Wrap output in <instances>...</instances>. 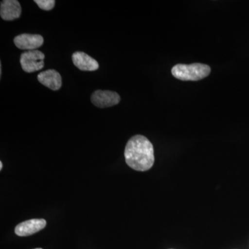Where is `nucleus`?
<instances>
[{
	"label": "nucleus",
	"mask_w": 249,
	"mask_h": 249,
	"mask_svg": "<svg viewBox=\"0 0 249 249\" xmlns=\"http://www.w3.org/2000/svg\"><path fill=\"white\" fill-rule=\"evenodd\" d=\"M210 73L211 67L201 63L178 64L172 69L173 76L183 81H198L209 76Z\"/></svg>",
	"instance_id": "2"
},
{
	"label": "nucleus",
	"mask_w": 249,
	"mask_h": 249,
	"mask_svg": "<svg viewBox=\"0 0 249 249\" xmlns=\"http://www.w3.org/2000/svg\"><path fill=\"white\" fill-rule=\"evenodd\" d=\"M37 80L41 84L53 91L60 89L62 86L61 76L54 70L41 72L37 75Z\"/></svg>",
	"instance_id": "9"
},
{
	"label": "nucleus",
	"mask_w": 249,
	"mask_h": 249,
	"mask_svg": "<svg viewBox=\"0 0 249 249\" xmlns=\"http://www.w3.org/2000/svg\"><path fill=\"white\" fill-rule=\"evenodd\" d=\"M22 9L17 0H4L0 6V16L6 21L14 20L20 17Z\"/></svg>",
	"instance_id": "7"
},
{
	"label": "nucleus",
	"mask_w": 249,
	"mask_h": 249,
	"mask_svg": "<svg viewBox=\"0 0 249 249\" xmlns=\"http://www.w3.org/2000/svg\"><path fill=\"white\" fill-rule=\"evenodd\" d=\"M124 156L127 165L137 171H147L155 163L153 145L142 135H135L129 139Z\"/></svg>",
	"instance_id": "1"
},
{
	"label": "nucleus",
	"mask_w": 249,
	"mask_h": 249,
	"mask_svg": "<svg viewBox=\"0 0 249 249\" xmlns=\"http://www.w3.org/2000/svg\"><path fill=\"white\" fill-rule=\"evenodd\" d=\"M35 2L41 9L50 11L55 6V1L54 0H35Z\"/></svg>",
	"instance_id": "10"
},
{
	"label": "nucleus",
	"mask_w": 249,
	"mask_h": 249,
	"mask_svg": "<svg viewBox=\"0 0 249 249\" xmlns=\"http://www.w3.org/2000/svg\"><path fill=\"white\" fill-rule=\"evenodd\" d=\"M2 167H3V164H2V162H0V170H2Z\"/></svg>",
	"instance_id": "11"
},
{
	"label": "nucleus",
	"mask_w": 249,
	"mask_h": 249,
	"mask_svg": "<svg viewBox=\"0 0 249 249\" xmlns=\"http://www.w3.org/2000/svg\"><path fill=\"white\" fill-rule=\"evenodd\" d=\"M45 54L38 50L27 51L21 54L20 64L22 70L27 73L39 71L45 65Z\"/></svg>",
	"instance_id": "3"
},
{
	"label": "nucleus",
	"mask_w": 249,
	"mask_h": 249,
	"mask_svg": "<svg viewBox=\"0 0 249 249\" xmlns=\"http://www.w3.org/2000/svg\"><path fill=\"white\" fill-rule=\"evenodd\" d=\"M91 101L96 107L106 108L112 107L119 104L121 98L120 96L114 91L96 90L91 95Z\"/></svg>",
	"instance_id": "4"
},
{
	"label": "nucleus",
	"mask_w": 249,
	"mask_h": 249,
	"mask_svg": "<svg viewBox=\"0 0 249 249\" xmlns=\"http://www.w3.org/2000/svg\"><path fill=\"white\" fill-rule=\"evenodd\" d=\"M47 222L44 219H32L19 223L15 229L16 235L20 237H26L34 235L36 232L45 229Z\"/></svg>",
	"instance_id": "6"
},
{
	"label": "nucleus",
	"mask_w": 249,
	"mask_h": 249,
	"mask_svg": "<svg viewBox=\"0 0 249 249\" xmlns=\"http://www.w3.org/2000/svg\"><path fill=\"white\" fill-rule=\"evenodd\" d=\"M42 249L38 248V249Z\"/></svg>",
	"instance_id": "12"
},
{
	"label": "nucleus",
	"mask_w": 249,
	"mask_h": 249,
	"mask_svg": "<svg viewBox=\"0 0 249 249\" xmlns=\"http://www.w3.org/2000/svg\"><path fill=\"white\" fill-rule=\"evenodd\" d=\"M16 47L23 50H36L43 45L44 38L42 36L37 34H21L14 38Z\"/></svg>",
	"instance_id": "5"
},
{
	"label": "nucleus",
	"mask_w": 249,
	"mask_h": 249,
	"mask_svg": "<svg viewBox=\"0 0 249 249\" xmlns=\"http://www.w3.org/2000/svg\"><path fill=\"white\" fill-rule=\"evenodd\" d=\"M72 60L75 66L82 71H96L99 67L98 62L84 52H75L72 55Z\"/></svg>",
	"instance_id": "8"
}]
</instances>
